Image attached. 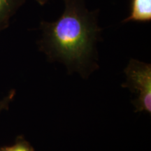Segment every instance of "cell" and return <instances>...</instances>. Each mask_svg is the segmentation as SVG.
Wrapping results in <instances>:
<instances>
[{
    "label": "cell",
    "instance_id": "6",
    "mask_svg": "<svg viewBox=\"0 0 151 151\" xmlns=\"http://www.w3.org/2000/svg\"><path fill=\"white\" fill-rule=\"evenodd\" d=\"M15 94H16L15 90H11L6 97H5L3 99L0 101V113H1L2 111L8 109L9 104L11 103V101L14 98Z\"/></svg>",
    "mask_w": 151,
    "mask_h": 151
},
{
    "label": "cell",
    "instance_id": "4",
    "mask_svg": "<svg viewBox=\"0 0 151 151\" xmlns=\"http://www.w3.org/2000/svg\"><path fill=\"white\" fill-rule=\"evenodd\" d=\"M25 0H0V32L9 26L11 18Z\"/></svg>",
    "mask_w": 151,
    "mask_h": 151
},
{
    "label": "cell",
    "instance_id": "5",
    "mask_svg": "<svg viewBox=\"0 0 151 151\" xmlns=\"http://www.w3.org/2000/svg\"><path fill=\"white\" fill-rule=\"evenodd\" d=\"M0 151H35L31 144L22 136L16 138L14 144L0 148Z\"/></svg>",
    "mask_w": 151,
    "mask_h": 151
},
{
    "label": "cell",
    "instance_id": "2",
    "mask_svg": "<svg viewBox=\"0 0 151 151\" xmlns=\"http://www.w3.org/2000/svg\"><path fill=\"white\" fill-rule=\"evenodd\" d=\"M124 72L127 82L123 86L137 92L138 98L133 104L136 112L151 113V65L136 60H131Z\"/></svg>",
    "mask_w": 151,
    "mask_h": 151
},
{
    "label": "cell",
    "instance_id": "3",
    "mask_svg": "<svg viewBox=\"0 0 151 151\" xmlns=\"http://www.w3.org/2000/svg\"><path fill=\"white\" fill-rule=\"evenodd\" d=\"M151 20V0H132L131 14L123 22L129 21H150Z\"/></svg>",
    "mask_w": 151,
    "mask_h": 151
},
{
    "label": "cell",
    "instance_id": "7",
    "mask_svg": "<svg viewBox=\"0 0 151 151\" xmlns=\"http://www.w3.org/2000/svg\"><path fill=\"white\" fill-rule=\"evenodd\" d=\"M48 1V0H37V2L39 3V4H41V5L45 4H46Z\"/></svg>",
    "mask_w": 151,
    "mask_h": 151
},
{
    "label": "cell",
    "instance_id": "1",
    "mask_svg": "<svg viewBox=\"0 0 151 151\" xmlns=\"http://www.w3.org/2000/svg\"><path fill=\"white\" fill-rule=\"evenodd\" d=\"M65 9L54 22L43 21L40 47L50 59L80 73L96 65L95 46L101 29L97 11H90L85 0H64Z\"/></svg>",
    "mask_w": 151,
    "mask_h": 151
}]
</instances>
